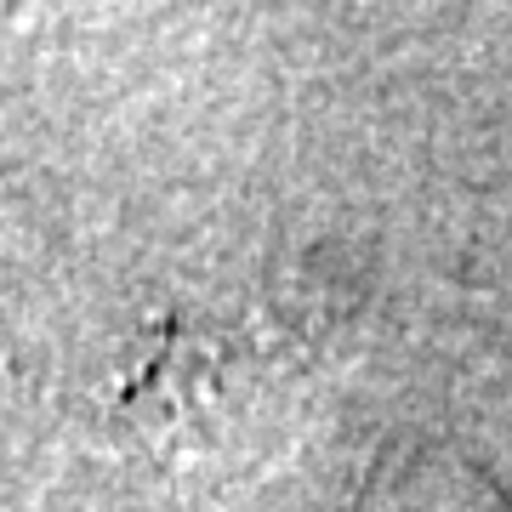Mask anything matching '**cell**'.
Returning <instances> with one entry per match:
<instances>
[{
  "label": "cell",
  "instance_id": "cell-1",
  "mask_svg": "<svg viewBox=\"0 0 512 512\" xmlns=\"http://www.w3.org/2000/svg\"><path fill=\"white\" fill-rule=\"evenodd\" d=\"M348 512H507L484 478H473L450 456L393 461L370 478Z\"/></svg>",
  "mask_w": 512,
  "mask_h": 512
}]
</instances>
